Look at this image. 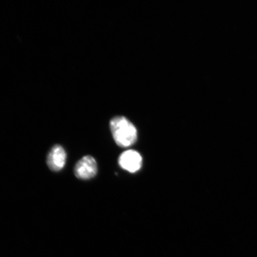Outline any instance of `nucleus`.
<instances>
[{
    "instance_id": "obj_1",
    "label": "nucleus",
    "mask_w": 257,
    "mask_h": 257,
    "mask_svg": "<svg viewBox=\"0 0 257 257\" xmlns=\"http://www.w3.org/2000/svg\"><path fill=\"white\" fill-rule=\"evenodd\" d=\"M110 126L112 137L118 146L128 147L136 142L137 128L126 117L117 116L112 118Z\"/></svg>"
},
{
    "instance_id": "obj_2",
    "label": "nucleus",
    "mask_w": 257,
    "mask_h": 257,
    "mask_svg": "<svg viewBox=\"0 0 257 257\" xmlns=\"http://www.w3.org/2000/svg\"><path fill=\"white\" fill-rule=\"evenodd\" d=\"M98 172L97 164L95 160L90 156L83 157L75 167L74 172L77 178L87 180L94 178Z\"/></svg>"
},
{
    "instance_id": "obj_3",
    "label": "nucleus",
    "mask_w": 257,
    "mask_h": 257,
    "mask_svg": "<svg viewBox=\"0 0 257 257\" xmlns=\"http://www.w3.org/2000/svg\"><path fill=\"white\" fill-rule=\"evenodd\" d=\"M143 159L139 153L130 150L122 153L118 159L121 168L131 173L137 172L142 167Z\"/></svg>"
},
{
    "instance_id": "obj_4",
    "label": "nucleus",
    "mask_w": 257,
    "mask_h": 257,
    "mask_svg": "<svg viewBox=\"0 0 257 257\" xmlns=\"http://www.w3.org/2000/svg\"><path fill=\"white\" fill-rule=\"evenodd\" d=\"M67 155L65 150L59 145H56L50 150L47 157V163L49 168L59 172L65 166Z\"/></svg>"
}]
</instances>
